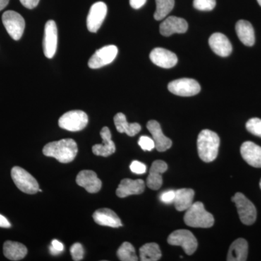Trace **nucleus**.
I'll return each mask as SVG.
<instances>
[{"instance_id": "nucleus-30", "label": "nucleus", "mask_w": 261, "mask_h": 261, "mask_svg": "<svg viewBox=\"0 0 261 261\" xmlns=\"http://www.w3.org/2000/svg\"><path fill=\"white\" fill-rule=\"evenodd\" d=\"M117 256L121 261H137L138 257L136 255L135 247L129 243L125 242L122 244L118 251Z\"/></svg>"}, {"instance_id": "nucleus-20", "label": "nucleus", "mask_w": 261, "mask_h": 261, "mask_svg": "<svg viewBox=\"0 0 261 261\" xmlns=\"http://www.w3.org/2000/svg\"><path fill=\"white\" fill-rule=\"evenodd\" d=\"M102 139V143L95 145L92 147V152L97 156L108 157L116 152V145L112 140L111 132L108 127H103L100 132Z\"/></svg>"}, {"instance_id": "nucleus-2", "label": "nucleus", "mask_w": 261, "mask_h": 261, "mask_svg": "<svg viewBox=\"0 0 261 261\" xmlns=\"http://www.w3.org/2000/svg\"><path fill=\"white\" fill-rule=\"evenodd\" d=\"M197 145L200 159L205 163L212 162L219 153V135L209 129L202 130L197 137Z\"/></svg>"}, {"instance_id": "nucleus-39", "label": "nucleus", "mask_w": 261, "mask_h": 261, "mask_svg": "<svg viewBox=\"0 0 261 261\" xmlns=\"http://www.w3.org/2000/svg\"><path fill=\"white\" fill-rule=\"evenodd\" d=\"M147 0H129L130 7L134 9H140L145 5Z\"/></svg>"}, {"instance_id": "nucleus-16", "label": "nucleus", "mask_w": 261, "mask_h": 261, "mask_svg": "<svg viewBox=\"0 0 261 261\" xmlns=\"http://www.w3.org/2000/svg\"><path fill=\"white\" fill-rule=\"evenodd\" d=\"M147 128L152 136V140H154L155 149L159 152H165L167 149L171 148L172 146V141L168 138L163 133L161 125L159 122L149 121L147 124Z\"/></svg>"}, {"instance_id": "nucleus-33", "label": "nucleus", "mask_w": 261, "mask_h": 261, "mask_svg": "<svg viewBox=\"0 0 261 261\" xmlns=\"http://www.w3.org/2000/svg\"><path fill=\"white\" fill-rule=\"evenodd\" d=\"M70 254L73 260H82L84 255L83 246L80 243L73 244L70 247Z\"/></svg>"}, {"instance_id": "nucleus-22", "label": "nucleus", "mask_w": 261, "mask_h": 261, "mask_svg": "<svg viewBox=\"0 0 261 261\" xmlns=\"http://www.w3.org/2000/svg\"><path fill=\"white\" fill-rule=\"evenodd\" d=\"M94 221L101 226L118 228L123 226L121 219L116 213L109 208H102L96 211L93 214Z\"/></svg>"}, {"instance_id": "nucleus-37", "label": "nucleus", "mask_w": 261, "mask_h": 261, "mask_svg": "<svg viewBox=\"0 0 261 261\" xmlns=\"http://www.w3.org/2000/svg\"><path fill=\"white\" fill-rule=\"evenodd\" d=\"M51 244V245L49 247V250H50L51 255H59L64 250V245L58 240H53Z\"/></svg>"}, {"instance_id": "nucleus-14", "label": "nucleus", "mask_w": 261, "mask_h": 261, "mask_svg": "<svg viewBox=\"0 0 261 261\" xmlns=\"http://www.w3.org/2000/svg\"><path fill=\"white\" fill-rule=\"evenodd\" d=\"M76 183L92 194L97 193L102 187V181L98 178L97 173L90 170L80 171L77 175Z\"/></svg>"}, {"instance_id": "nucleus-17", "label": "nucleus", "mask_w": 261, "mask_h": 261, "mask_svg": "<svg viewBox=\"0 0 261 261\" xmlns=\"http://www.w3.org/2000/svg\"><path fill=\"white\" fill-rule=\"evenodd\" d=\"M145 189V184L143 180L124 178L118 185L116 190V195L118 197L124 198L130 195H140L143 193Z\"/></svg>"}, {"instance_id": "nucleus-41", "label": "nucleus", "mask_w": 261, "mask_h": 261, "mask_svg": "<svg viewBox=\"0 0 261 261\" xmlns=\"http://www.w3.org/2000/svg\"><path fill=\"white\" fill-rule=\"evenodd\" d=\"M10 0H0V11L6 8Z\"/></svg>"}, {"instance_id": "nucleus-28", "label": "nucleus", "mask_w": 261, "mask_h": 261, "mask_svg": "<svg viewBox=\"0 0 261 261\" xmlns=\"http://www.w3.org/2000/svg\"><path fill=\"white\" fill-rule=\"evenodd\" d=\"M140 256L142 261H157L161 258L162 253L157 243H147L141 247Z\"/></svg>"}, {"instance_id": "nucleus-3", "label": "nucleus", "mask_w": 261, "mask_h": 261, "mask_svg": "<svg viewBox=\"0 0 261 261\" xmlns=\"http://www.w3.org/2000/svg\"><path fill=\"white\" fill-rule=\"evenodd\" d=\"M184 220L187 226L194 228H211L214 224V216L201 202H195L187 209Z\"/></svg>"}, {"instance_id": "nucleus-9", "label": "nucleus", "mask_w": 261, "mask_h": 261, "mask_svg": "<svg viewBox=\"0 0 261 261\" xmlns=\"http://www.w3.org/2000/svg\"><path fill=\"white\" fill-rule=\"evenodd\" d=\"M168 89L171 93L181 97H191L200 92V85L192 79H180L173 81L168 85Z\"/></svg>"}, {"instance_id": "nucleus-1", "label": "nucleus", "mask_w": 261, "mask_h": 261, "mask_svg": "<svg viewBox=\"0 0 261 261\" xmlns=\"http://www.w3.org/2000/svg\"><path fill=\"white\" fill-rule=\"evenodd\" d=\"M78 153V146L72 139H64L49 142L43 148V154L54 158L62 163L72 162Z\"/></svg>"}, {"instance_id": "nucleus-38", "label": "nucleus", "mask_w": 261, "mask_h": 261, "mask_svg": "<svg viewBox=\"0 0 261 261\" xmlns=\"http://www.w3.org/2000/svg\"><path fill=\"white\" fill-rule=\"evenodd\" d=\"M40 0H20V3L28 9H34L39 5Z\"/></svg>"}, {"instance_id": "nucleus-19", "label": "nucleus", "mask_w": 261, "mask_h": 261, "mask_svg": "<svg viewBox=\"0 0 261 261\" xmlns=\"http://www.w3.org/2000/svg\"><path fill=\"white\" fill-rule=\"evenodd\" d=\"M168 169L167 163L163 161H155L152 163L147 178V185L151 190H157L163 185L162 174Z\"/></svg>"}, {"instance_id": "nucleus-32", "label": "nucleus", "mask_w": 261, "mask_h": 261, "mask_svg": "<svg viewBox=\"0 0 261 261\" xmlns=\"http://www.w3.org/2000/svg\"><path fill=\"white\" fill-rule=\"evenodd\" d=\"M216 0H194L193 6L200 11H211L216 7Z\"/></svg>"}, {"instance_id": "nucleus-21", "label": "nucleus", "mask_w": 261, "mask_h": 261, "mask_svg": "<svg viewBox=\"0 0 261 261\" xmlns=\"http://www.w3.org/2000/svg\"><path fill=\"white\" fill-rule=\"evenodd\" d=\"M209 45L216 55L227 57L232 51V45L224 34L215 33L209 39Z\"/></svg>"}, {"instance_id": "nucleus-4", "label": "nucleus", "mask_w": 261, "mask_h": 261, "mask_svg": "<svg viewBox=\"0 0 261 261\" xmlns=\"http://www.w3.org/2000/svg\"><path fill=\"white\" fill-rule=\"evenodd\" d=\"M168 243L173 246L181 247L189 255H192L198 246L197 239L193 233L186 229H178L173 231L168 237Z\"/></svg>"}, {"instance_id": "nucleus-29", "label": "nucleus", "mask_w": 261, "mask_h": 261, "mask_svg": "<svg viewBox=\"0 0 261 261\" xmlns=\"http://www.w3.org/2000/svg\"><path fill=\"white\" fill-rule=\"evenodd\" d=\"M156 10L154 18L156 20H161L166 16L174 8V0H155Z\"/></svg>"}, {"instance_id": "nucleus-36", "label": "nucleus", "mask_w": 261, "mask_h": 261, "mask_svg": "<svg viewBox=\"0 0 261 261\" xmlns=\"http://www.w3.org/2000/svg\"><path fill=\"white\" fill-rule=\"evenodd\" d=\"M175 195H176V192L174 190H168L161 194L160 196V200L163 203L171 204L174 202Z\"/></svg>"}, {"instance_id": "nucleus-42", "label": "nucleus", "mask_w": 261, "mask_h": 261, "mask_svg": "<svg viewBox=\"0 0 261 261\" xmlns=\"http://www.w3.org/2000/svg\"><path fill=\"white\" fill-rule=\"evenodd\" d=\"M257 3H258V4L260 5L261 7V0H257Z\"/></svg>"}, {"instance_id": "nucleus-26", "label": "nucleus", "mask_w": 261, "mask_h": 261, "mask_svg": "<svg viewBox=\"0 0 261 261\" xmlns=\"http://www.w3.org/2000/svg\"><path fill=\"white\" fill-rule=\"evenodd\" d=\"M115 126L120 133H125L129 137H134L142 129V127L137 123H130L127 121L126 117L123 113H117L114 117Z\"/></svg>"}, {"instance_id": "nucleus-8", "label": "nucleus", "mask_w": 261, "mask_h": 261, "mask_svg": "<svg viewBox=\"0 0 261 261\" xmlns=\"http://www.w3.org/2000/svg\"><path fill=\"white\" fill-rule=\"evenodd\" d=\"M3 25L10 37L18 41L23 36L25 29V20L17 12L8 10L3 15Z\"/></svg>"}, {"instance_id": "nucleus-40", "label": "nucleus", "mask_w": 261, "mask_h": 261, "mask_svg": "<svg viewBox=\"0 0 261 261\" xmlns=\"http://www.w3.org/2000/svg\"><path fill=\"white\" fill-rule=\"evenodd\" d=\"M0 227L6 228L11 227L9 221L1 214H0Z\"/></svg>"}, {"instance_id": "nucleus-24", "label": "nucleus", "mask_w": 261, "mask_h": 261, "mask_svg": "<svg viewBox=\"0 0 261 261\" xmlns=\"http://www.w3.org/2000/svg\"><path fill=\"white\" fill-rule=\"evenodd\" d=\"M248 254V244L243 238L235 240L228 250V261H245L247 260Z\"/></svg>"}, {"instance_id": "nucleus-23", "label": "nucleus", "mask_w": 261, "mask_h": 261, "mask_svg": "<svg viewBox=\"0 0 261 261\" xmlns=\"http://www.w3.org/2000/svg\"><path fill=\"white\" fill-rule=\"evenodd\" d=\"M236 32L240 40L247 47L255 44V32L250 22L245 20H239L236 24Z\"/></svg>"}, {"instance_id": "nucleus-12", "label": "nucleus", "mask_w": 261, "mask_h": 261, "mask_svg": "<svg viewBox=\"0 0 261 261\" xmlns=\"http://www.w3.org/2000/svg\"><path fill=\"white\" fill-rule=\"evenodd\" d=\"M108 8L103 2H97L92 5L87 19V29L90 32L96 33L107 15Z\"/></svg>"}, {"instance_id": "nucleus-10", "label": "nucleus", "mask_w": 261, "mask_h": 261, "mask_svg": "<svg viewBox=\"0 0 261 261\" xmlns=\"http://www.w3.org/2000/svg\"><path fill=\"white\" fill-rule=\"evenodd\" d=\"M118 51V47L115 45L105 46L100 48L96 51L89 59L88 62L89 68L97 69L105 65L110 64L116 58Z\"/></svg>"}, {"instance_id": "nucleus-13", "label": "nucleus", "mask_w": 261, "mask_h": 261, "mask_svg": "<svg viewBox=\"0 0 261 261\" xmlns=\"http://www.w3.org/2000/svg\"><path fill=\"white\" fill-rule=\"evenodd\" d=\"M149 58L154 65L163 68H171L178 63L177 56L164 48H154L149 54Z\"/></svg>"}, {"instance_id": "nucleus-35", "label": "nucleus", "mask_w": 261, "mask_h": 261, "mask_svg": "<svg viewBox=\"0 0 261 261\" xmlns=\"http://www.w3.org/2000/svg\"><path fill=\"white\" fill-rule=\"evenodd\" d=\"M130 169L132 172L137 173V174H143L147 171V166L140 161H135L130 163Z\"/></svg>"}, {"instance_id": "nucleus-5", "label": "nucleus", "mask_w": 261, "mask_h": 261, "mask_svg": "<svg viewBox=\"0 0 261 261\" xmlns=\"http://www.w3.org/2000/svg\"><path fill=\"white\" fill-rule=\"evenodd\" d=\"M11 176L16 187L24 193L33 195L39 192L37 180L23 168L15 166L12 169Z\"/></svg>"}, {"instance_id": "nucleus-6", "label": "nucleus", "mask_w": 261, "mask_h": 261, "mask_svg": "<svg viewBox=\"0 0 261 261\" xmlns=\"http://www.w3.org/2000/svg\"><path fill=\"white\" fill-rule=\"evenodd\" d=\"M231 201L234 202L238 208L239 216L243 224L252 225L256 221L257 211L251 201L248 200L243 193L235 194Z\"/></svg>"}, {"instance_id": "nucleus-27", "label": "nucleus", "mask_w": 261, "mask_h": 261, "mask_svg": "<svg viewBox=\"0 0 261 261\" xmlns=\"http://www.w3.org/2000/svg\"><path fill=\"white\" fill-rule=\"evenodd\" d=\"M174 205L178 211H186L193 204L195 192L192 189H180L176 190Z\"/></svg>"}, {"instance_id": "nucleus-34", "label": "nucleus", "mask_w": 261, "mask_h": 261, "mask_svg": "<svg viewBox=\"0 0 261 261\" xmlns=\"http://www.w3.org/2000/svg\"><path fill=\"white\" fill-rule=\"evenodd\" d=\"M138 144L144 151H151L155 148L154 140L147 136H142L139 140Z\"/></svg>"}, {"instance_id": "nucleus-25", "label": "nucleus", "mask_w": 261, "mask_h": 261, "mask_svg": "<svg viewBox=\"0 0 261 261\" xmlns=\"http://www.w3.org/2000/svg\"><path fill=\"white\" fill-rule=\"evenodd\" d=\"M3 252L7 258L10 260H20L28 253L27 247L17 242L6 241L3 245Z\"/></svg>"}, {"instance_id": "nucleus-43", "label": "nucleus", "mask_w": 261, "mask_h": 261, "mask_svg": "<svg viewBox=\"0 0 261 261\" xmlns=\"http://www.w3.org/2000/svg\"><path fill=\"white\" fill-rule=\"evenodd\" d=\"M260 189H261V179H260Z\"/></svg>"}, {"instance_id": "nucleus-18", "label": "nucleus", "mask_w": 261, "mask_h": 261, "mask_svg": "<svg viewBox=\"0 0 261 261\" xmlns=\"http://www.w3.org/2000/svg\"><path fill=\"white\" fill-rule=\"evenodd\" d=\"M242 157L250 166L261 168V147L254 142H244L240 148Z\"/></svg>"}, {"instance_id": "nucleus-15", "label": "nucleus", "mask_w": 261, "mask_h": 261, "mask_svg": "<svg viewBox=\"0 0 261 261\" xmlns=\"http://www.w3.org/2000/svg\"><path fill=\"white\" fill-rule=\"evenodd\" d=\"M188 29V24L185 19L170 16L165 19L160 25V32L164 37H170L173 34H184Z\"/></svg>"}, {"instance_id": "nucleus-31", "label": "nucleus", "mask_w": 261, "mask_h": 261, "mask_svg": "<svg viewBox=\"0 0 261 261\" xmlns=\"http://www.w3.org/2000/svg\"><path fill=\"white\" fill-rule=\"evenodd\" d=\"M246 128L252 135L261 137V119L258 118H252L246 123Z\"/></svg>"}, {"instance_id": "nucleus-11", "label": "nucleus", "mask_w": 261, "mask_h": 261, "mask_svg": "<svg viewBox=\"0 0 261 261\" xmlns=\"http://www.w3.org/2000/svg\"><path fill=\"white\" fill-rule=\"evenodd\" d=\"M58 46V29L54 20H48L44 27L43 49L44 56L51 59L56 55Z\"/></svg>"}, {"instance_id": "nucleus-7", "label": "nucleus", "mask_w": 261, "mask_h": 261, "mask_svg": "<svg viewBox=\"0 0 261 261\" xmlns=\"http://www.w3.org/2000/svg\"><path fill=\"white\" fill-rule=\"evenodd\" d=\"M88 123V116L82 111H71L65 113L60 118L58 124L63 129L69 132L83 130Z\"/></svg>"}]
</instances>
